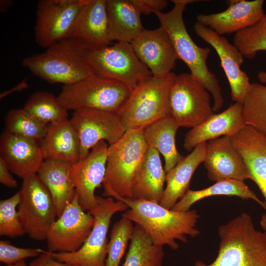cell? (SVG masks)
I'll list each match as a JSON object with an SVG mask.
<instances>
[{
    "mask_svg": "<svg viewBox=\"0 0 266 266\" xmlns=\"http://www.w3.org/2000/svg\"><path fill=\"white\" fill-rule=\"evenodd\" d=\"M97 197L98 205L88 211L94 217V224L83 245L73 252H50L54 259L74 266H105L111 219L116 213L126 211L128 207L111 197Z\"/></svg>",
    "mask_w": 266,
    "mask_h": 266,
    "instance_id": "8",
    "label": "cell"
},
{
    "mask_svg": "<svg viewBox=\"0 0 266 266\" xmlns=\"http://www.w3.org/2000/svg\"><path fill=\"white\" fill-rule=\"evenodd\" d=\"M218 195L236 196L244 200L251 199L266 210L265 202L261 200L244 181L234 180L219 181L209 187L200 190L189 189L171 209L175 211L186 212L190 210L191 206L199 200Z\"/></svg>",
    "mask_w": 266,
    "mask_h": 266,
    "instance_id": "30",
    "label": "cell"
},
{
    "mask_svg": "<svg viewBox=\"0 0 266 266\" xmlns=\"http://www.w3.org/2000/svg\"><path fill=\"white\" fill-rule=\"evenodd\" d=\"M70 37L89 50L98 49L111 44L106 0H83Z\"/></svg>",
    "mask_w": 266,
    "mask_h": 266,
    "instance_id": "19",
    "label": "cell"
},
{
    "mask_svg": "<svg viewBox=\"0 0 266 266\" xmlns=\"http://www.w3.org/2000/svg\"><path fill=\"white\" fill-rule=\"evenodd\" d=\"M226 3L229 7L224 11L209 14H200L197 17V22L221 35L235 33L250 27L265 14L263 0H228Z\"/></svg>",
    "mask_w": 266,
    "mask_h": 266,
    "instance_id": "20",
    "label": "cell"
},
{
    "mask_svg": "<svg viewBox=\"0 0 266 266\" xmlns=\"http://www.w3.org/2000/svg\"><path fill=\"white\" fill-rule=\"evenodd\" d=\"M80 142V159L86 158L90 150L100 141L111 145L119 140L126 130L118 112L84 109L74 111L69 119Z\"/></svg>",
    "mask_w": 266,
    "mask_h": 266,
    "instance_id": "14",
    "label": "cell"
},
{
    "mask_svg": "<svg viewBox=\"0 0 266 266\" xmlns=\"http://www.w3.org/2000/svg\"><path fill=\"white\" fill-rule=\"evenodd\" d=\"M12 2L10 0H0V11L2 12H5L11 6Z\"/></svg>",
    "mask_w": 266,
    "mask_h": 266,
    "instance_id": "42",
    "label": "cell"
},
{
    "mask_svg": "<svg viewBox=\"0 0 266 266\" xmlns=\"http://www.w3.org/2000/svg\"><path fill=\"white\" fill-rule=\"evenodd\" d=\"M175 75L171 72L163 78L151 76L133 89L118 112L126 131L144 129L169 115V91Z\"/></svg>",
    "mask_w": 266,
    "mask_h": 266,
    "instance_id": "7",
    "label": "cell"
},
{
    "mask_svg": "<svg viewBox=\"0 0 266 266\" xmlns=\"http://www.w3.org/2000/svg\"><path fill=\"white\" fill-rule=\"evenodd\" d=\"M148 147L143 129H129L116 142L108 148L103 197L132 199L133 178Z\"/></svg>",
    "mask_w": 266,
    "mask_h": 266,
    "instance_id": "5",
    "label": "cell"
},
{
    "mask_svg": "<svg viewBox=\"0 0 266 266\" xmlns=\"http://www.w3.org/2000/svg\"><path fill=\"white\" fill-rule=\"evenodd\" d=\"M72 165L63 161L45 160L37 173L51 194L57 218L76 193L71 178Z\"/></svg>",
    "mask_w": 266,
    "mask_h": 266,
    "instance_id": "27",
    "label": "cell"
},
{
    "mask_svg": "<svg viewBox=\"0 0 266 266\" xmlns=\"http://www.w3.org/2000/svg\"><path fill=\"white\" fill-rule=\"evenodd\" d=\"M86 57L95 74L120 82L133 89L152 76L130 42H117L102 48L87 49Z\"/></svg>",
    "mask_w": 266,
    "mask_h": 266,
    "instance_id": "9",
    "label": "cell"
},
{
    "mask_svg": "<svg viewBox=\"0 0 266 266\" xmlns=\"http://www.w3.org/2000/svg\"><path fill=\"white\" fill-rule=\"evenodd\" d=\"M83 0H40L37 2L34 38L40 46L70 38Z\"/></svg>",
    "mask_w": 266,
    "mask_h": 266,
    "instance_id": "12",
    "label": "cell"
},
{
    "mask_svg": "<svg viewBox=\"0 0 266 266\" xmlns=\"http://www.w3.org/2000/svg\"><path fill=\"white\" fill-rule=\"evenodd\" d=\"M19 201V191L0 201V235L15 237L26 233L16 211Z\"/></svg>",
    "mask_w": 266,
    "mask_h": 266,
    "instance_id": "37",
    "label": "cell"
},
{
    "mask_svg": "<svg viewBox=\"0 0 266 266\" xmlns=\"http://www.w3.org/2000/svg\"><path fill=\"white\" fill-rule=\"evenodd\" d=\"M218 254L211 263L194 266H266V233L257 230L251 216L243 212L219 228Z\"/></svg>",
    "mask_w": 266,
    "mask_h": 266,
    "instance_id": "3",
    "label": "cell"
},
{
    "mask_svg": "<svg viewBox=\"0 0 266 266\" xmlns=\"http://www.w3.org/2000/svg\"><path fill=\"white\" fill-rule=\"evenodd\" d=\"M116 200L128 207L122 216L140 226L156 245H167L176 250L179 245L176 240L186 243L187 235L195 237L200 233L196 228L200 215L195 210L175 211L142 199L118 198Z\"/></svg>",
    "mask_w": 266,
    "mask_h": 266,
    "instance_id": "1",
    "label": "cell"
},
{
    "mask_svg": "<svg viewBox=\"0 0 266 266\" xmlns=\"http://www.w3.org/2000/svg\"><path fill=\"white\" fill-rule=\"evenodd\" d=\"M29 266V265H27L25 260H23L19 262H18L15 264H14L11 266Z\"/></svg>",
    "mask_w": 266,
    "mask_h": 266,
    "instance_id": "44",
    "label": "cell"
},
{
    "mask_svg": "<svg viewBox=\"0 0 266 266\" xmlns=\"http://www.w3.org/2000/svg\"><path fill=\"white\" fill-rule=\"evenodd\" d=\"M131 43L153 77L164 78L175 68L178 57L169 35L161 26L154 30L144 29Z\"/></svg>",
    "mask_w": 266,
    "mask_h": 266,
    "instance_id": "17",
    "label": "cell"
},
{
    "mask_svg": "<svg viewBox=\"0 0 266 266\" xmlns=\"http://www.w3.org/2000/svg\"><path fill=\"white\" fill-rule=\"evenodd\" d=\"M24 109L33 116L47 124L63 121L67 118V110L51 93L38 91L27 100Z\"/></svg>",
    "mask_w": 266,
    "mask_h": 266,
    "instance_id": "32",
    "label": "cell"
},
{
    "mask_svg": "<svg viewBox=\"0 0 266 266\" xmlns=\"http://www.w3.org/2000/svg\"><path fill=\"white\" fill-rule=\"evenodd\" d=\"M166 174L160 153L148 148L133 180L132 199L159 203L164 195Z\"/></svg>",
    "mask_w": 266,
    "mask_h": 266,
    "instance_id": "24",
    "label": "cell"
},
{
    "mask_svg": "<svg viewBox=\"0 0 266 266\" xmlns=\"http://www.w3.org/2000/svg\"><path fill=\"white\" fill-rule=\"evenodd\" d=\"M40 254L39 249L18 247L7 240L0 241V261L5 266H11L25 259L36 258Z\"/></svg>",
    "mask_w": 266,
    "mask_h": 266,
    "instance_id": "38",
    "label": "cell"
},
{
    "mask_svg": "<svg viewBox=\"0 0 266 266\" xmlns=\"http://www.w3.org/2000/svg\"><path fill=\"white\" fill-rule=\"evenodd\" d=\"M203 164L210 181H244L251 179V175L242 156L234 147L231 137L229 135L208 141Z\"/></svg>",
    "mask_w": 266,
    "mask_h": 266,
    "instance_id": "18",
    "label": "cell"
},
{
    "mask_svg": "<svg viewBox=\"0 0 266 266\" xmlns=\"http://www.w3.org/2000/svg\"><path fill=\"white\" fill-rule=\"evenodd\" d=\"M133 227V222L123 216L114 224L107 244L105 266H119L131 239Z\"/></svg>",
    "mask_w": 266,
    "mask_h": 266,
    "instance_id": "36",
    "label": "cell"
},
{
    "mask_svg": "<svg viewBox=\"0 0 266 266\" xmlns=\"http://www.w3.org/2000/svg\"><path fill=\"white\" fill-rule=\"evenodd\" d=\"M164 257L163 246L155 245L140 226H134L123 266H162Z\"/></svg>",
    "mask_w": 266,
    "mask_h": 266,
    "instance_id": "31",
    "label": "cell"
},
{
    "mask_svg": "<svg viewBox=\"0 0 266 266\" xmlns=\"http://www.w3.org/2000/svg\"><path fill=\"white\" fill-rule=\"evenodd\" d=\"M40 255L33 260L29 266H74L54 259L48 251L39 249Z\"/></svg>",
    "mask_w": 266,
    "mask_h": 266,
    "instance_id": "40",
    "label": "cell"
},
{
    "mask_svg": "<svg viewBox=\"0 0 266 266\" xmlns=\"http://www.w3.org/2000/svg\"><path fill=\"white\" fill-rule=\"evenodd\" d=\"M5 161L0 157V182L5 186L14 188L18 185Z\"/></svg>",
    "mask_w": 266,
    "mask_h": 266,
    "instance_id": "41",
    "label": "cell"
},
{
    "mask_svg": "<svg viewBox=\"0 0 266 266\" xmlns=\"http://www.w3.org/2000/svg\"><path fill=\"white\" fill-rule=\"evenodd\" d=\"M180 126L169 115L156 121L143 129V136L148 148L158 151L164 158L166 172L183 158L175 145V135Z\"/></svg>",
    "mask_w": 266,
    "mask_h": 266,
    "instance_id": "29",
    "label": "cell"
},
{
    "mask_svg": "<svg viewBox=\"0 0 266 266\" xmlns=\"http://www.w3.org/2000/svg\"><path fill=\"white\" fill-rule=\"evenodd\" d=\"M108 146L102 140L94 146L88 155L72 166L71 178L79 203L85 211L98 204L96 189L102 185L105 175Z\"/></svg>",
    "mask_w": 266,
    "mask_h": 266,
    "instance_id": "15",
    "label": "cell"
},
{
    "mask_svg": "<svg viewBox=\"0 0 266 266\" xmlns=\"http://www.w3.org/2000/svg\"><path fill=\"white\" fill-rule=\"evenodd\" d=\"M173 8L169 12H156L160 26L167 33L171 40L178 59L187 66L191 73L198 78L213 98V111L221 108L224 100L219 80L210 71L206 61L210 53L208 47H201L194 42L186 28L183 13L186 6L198 0H172Z\"/></svg>",
    "mask_w": 266,
    "mask_h": 266,
    "instance_id": "2",
    "label": "cell"
},
{
    "mask_svg": "<svg viewBox=\"0 0 266 266\" xmlns=\"http://www.w3.org/2000/svg\"><path fill=\"white\" fill-rule=\"evenodd\" d=\"M257 78L261 84H266V71L259 72L257 75Z\"/></svg>",
    "mask_w": 266,
    "mask_h": 266,
    "instance_id": "43",
    "label": "cell"
},
{
    "mask_svg": "<svg viewBox=\"0 0 266 266\" xmlns=\"http://www.w3.org/2000/svg\"><path fill=\"white\" fill-rule=\"evenodd\" d=\"M242 104L244 124L266 137V85L251 83Z\"/></svg>",
    "mask_w": 266,
    "mask_h": 266,
    "instance_id": "33",
    "label": "cell"
},
{
    "mask_svg": "<svg viewBox=\"0 0 266 266\" xmlns=\"http://www.w3.org/2000/svg\"><path fill=\"white\" fill-rule=\"evenodd\" d=\"M0 157L22 179L37 174L45 160L38 142L5 131L0 137Z\"/></svg>",
    "mask_w": 266,
    "mask_h": 266,
    "instance_id": "21",
    "label": "cell"
},
{
    "mask_svg": "<svg viewBox=\"0 0 266 266\" xmlns=\"http://www.w3.org/2000/svg\"><path fill=\"white\" fill-rule=\"evenodd\" d=\"M139 13L149 15L151 13L162 12L167 5L166 0H131Z\"/></svg>",
    "mask_w": 266,
    "mask_h": 266,
    "instance_id": "39",
    "label": "cell"
},
{
    "mask_svg": "<svg viewBox=\"0 0 266 266\" xmlns=\"http://www.w3.org/2000/svg\"><path fill=\"white\" fill-rule=\"evenodd\" d=\"M39 144L45 160L63 161L72 165L79 160V139L68 119L49 124L46 135Z\"/></svg>",
    "mask_w": 266,
    "mask_h": 266,
    "instance_id": "25",
    "label": "cell"
},
{
    "mask_svg": "<svg viewBox=\"0 0 266 266\" xmlns=\"http://www.w3.org/2000/svg\"><path fill=\"white\" fill-rule=\"evenodd\" d=\"M109 39L131 43L144 29L131 0H106Z\"/></svg>",
    "mask_w": 266,
    "mask_h": 266,
    "instance_id": "28",
    "label": "cell"
},
{
    "mask_svg": "<svg viewBox=\"0 0 266 266\" xmlns=\"http://www.w3.org/2000/svg\"><path fill=\"white\" fill-rule=\"evenodd\" d=\"M94 222L93 216L80 205L76 193L47 232L48 251L51 253L77 251L87 239Z\"/></svg>",
    "mask_w": 266,
    "mask_h": 266,
    "instance_id": "13",
    "label": "cell"
},
{
    "mask_svg": "<svg viewBox=\"0 0 266 266\" xmlns=\"http://www.w3.org/2000/svg\"><path fill=\"white\" fill-rule=\"evenodd\" d=\"M133 89L120 82L94 74L74 83L64 85L57 98L67 111L92 109L118 112Z\"/></svg>",
    "mask_w": 266,
    "mask_h": 266,
    "instance_id": "6",
    "label": "cell"
},
{
    "mask_svg": "<svg viewBox=\"0 0 266 266\" xmlns=\"http://www.w3.org/2000/svg\"><path fill=\"white\" fill-rule=\"evenodd\" d=\"M87 50L70 37L51 45L42 53L25 57L22 66L48 83L69 85L95 74L88 62Z\"/></svg>",
    "mask_w": 266,
    "mask_h": 266,
    "instance_id": "4",
    "label": "cell"
},
{
    "mask_svg": "<svg viewBox=\"0 0 266 266\" xmlns=\"http://www.w3.org/2000/svg\"><path fill=\"white\" fill-rule=\"evenodd\" d=\"M24 108L10 110L4 118V131L39 142L46 135L48 126Z\"/></svg>",
    "mask_w": 266,
    "mask_h": 266,
    "instance_id": "34",
    "label": "cell"
},
{
    "mask_svg": "<svg viewBox=\"0 0 266 266\" xmlns=\"http://www.w3.org/2000/svg\"><path fill=\"white\" fill-rule=\"evenodd\" d=\"M168 110L180 127L192 128L214 114L208 91L191 73L175 75L169 91Z\"/></svg>",
    "mask_w": 266,
    "mask_h": 266,
    "instance_id": "10",
    "label": "cell"
},
{
    "mask_svg": "<svg viewBox=\"0 0 266 266\" xmlns=\"http://www.w3.org/2000/svg\"><path fill=\"white\" fill-rule=\"evenodd\" d=\"M18 214L26 233L32 239H46L49 228L57 218L51 194L37 174L23 179Z\"/></svg>",
    "mask_w": 266,
    "mask_h": 266,
    "instance_id": "11",
    "label": "cell"
},
{
    "mask_svg": "<svg viewBox=\"0 0 266 266\" xmlns=\"http://www.w3.org/2000/svg\"><path fill=\"white\" fill-rule=\"evenodd\" d=\"M196 34L216 51L221 62L231 91V98L236 102L243 103L251 83L246 72L240 68L244 57L234 44L209 28L196 22L194 26Z\"/></svg>",
    "mask_w": 266,
    "mask_h": 266,
    "instance_id": "16",
    "label": "cell"
},
{
    "mask_svg": "<svg viewBox=\"0 0 266 266\" xmlns=\"http://www.w3.org/2000/svg\"><path fill=\"white\" fill-rule=\"evenodd\" d=\"M233 44L248 59L260 51H266V13L253 25L235 33Z\"/></svg>",
    "mask_w": 266,
    "mask_h": 266,
    "instance_id": "35",
    "label": "cell"
},
{
    "mask_svg": "<svg viewBox=\"0 0 266 266\" xmlns=\"http://www.w3.org/2000/svg\"><path fill=\"white\" fill-rule=\"evenodd\" d=\"M231 137L250 172L251 180L262 192L266 205V137L247 125ZM260 223L266 233V213L262 216Z\"/></svg>",
    "mask_w": 266,
    "mask_h": 266,
    "instance_id": "22",
    "label": "cell"
},
{
    "mask_svg": "<svg viewBox=\"0 0 266 266\" xmlns=\"http://www.w3.org/2000/svg\"><path fill=\"white\" fill-rule=\"evenodd\" d=\"M207 148L204 142L197 145L192 152L166 172V185L159 204L171 209L189 190L192 177L200 163L204 162Z\"/></svg>",
    "mask_w": 266,
    "mask_h": 266,
    "instance_id": "26",
    "label": "cell"
},
{
    "mask_svg": "<svg viewBox=\"0 0 266 266\" xmlns=\"http://www.w3.org/2000/svg\"><path fill=\"white\" fill-rule=\"evenodd\" d=\"M242 103L235 102L224 111L213 114L208 119L190 130L185 135L184 148L190 152L199 144L219 138L232 136L246 125L242 118Z\"/></svg>",
    "mask_w": 266,
    "mask_h": 266,
    "instance_id": "23",
    "label": "cell"
}]
</instances>
